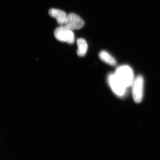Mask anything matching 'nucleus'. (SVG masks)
<instances>
[{
    "label": "nucleus",
    "mask_w": 160,
    "mask_h": 160,
    "mask_svg": "<svg viewBox=\"0 0 160 160\" xmlns=\"http://www.w3.org/2000/svg\"><path fill=\"white\" fill-rule=\"evenodd\" d=\"M114 73L127 88L132 85L134 80V74L132 69L129 66L125 65L119 66Z\"/></svg>",
    "instance_id": "nucleus-1"
},
{
    "label": "nucleus",
    "mask_w": 160,
    "mask_h": 160,
    "mask_svg": "<svg viewBox=\"0 0 160 160\" xmlns=\"http://www.w3.org/2000/svg\"><path fill=\"white\" fill-rule=\"evenodd\" d=\"M54 34L56 38L60 42L70 44L74 43L75 36L73 31L64 25L56 28L54 30Z\"/></svg>",
    "instance_id": "nucleus-2"
},
{
    "label": "nucleus",
    "mask_w": 160,
    "mask_h": 160,
    "mask_svg": "<svg viewBox=\"0 0 160 160\" xmlns=\"http://www.w3.org/2000/svg\"><path fill=\"white\" fill-rule=\"evenodd\" d=\"M108 82L113 92L118 97L125 95L127 87L122 82L115 73H110L108 77Z\"/></svg>",
    "instance_id": "nucleus-3"
},
{
    "label": "nucleus",
    "mask_w": 160,
    "mask_h": 160,
    "mask_svg": "<svg viewBox=\"0 0 160 160\" xmlns=\"http://www.w3.org/2000/svg\"><path fill=\"white\" fill-rule=\"evenodd\" d=\"M132 97L135 102H142L144 93V79L142 76H138L134 79L132 85Z\"/></svg>",
    "instance_id": "nucleus-4"
},
{
    "label": "nucleus",
    "mask_w": 160,
    "mask_h": 160,
    "mask_svg": "<svg viewBox=\"0 0 160 160\" xmlns=\"http://www.w3.org/2000/svg\"><path fill=\"white\" fill-rule=\"evenodd\" d=\"M85 25L84 20L78 15L74 13L67 14L64 26L71 29L74 30L82 28Z\"/></svg>",
    "instance_id": "nucleus-5"
},
{
    "label": "nucleus",
    "mask_w": 160,
    "mask_h": 160,
    "mask_svg": "<svg viewBox=\"0 0 160 160\" xmlns=\"http://www.w3.org/2000/svg\"><path fill=\"white\" fill-rule=\"evenodd\" d=\"M49 13L50 16L56 19L59 25L64 26L67 16L66 12L58 9H51L49 10Z\"/></svg>",
    "instance_id": "nucleus-6"
},
{
    "label": "nucleus",
    "mask_w": 160,
    "mask_h": 160,
    "mask_svg": "<svg viewBox=\"0 0 160 160\" xmlns=\"http://www.w3.org/2000/svg\"><path fill=\"white\" fill-rule=\"evenodd\" d=\"M77 54L79 56L83 57L86 54L88 49V45L86 40L83 38L78 39Z\"/></svg>",
    "instance_id": "nucleus-7"
},
{
    "label": "nucleus",
    "mask_w": 160,
    "mask_h": 160,
    "mask_svg": "<svg viewBox=\"0 0 160 160\" xmlns=\"http://www.w3.org/2000/svg\"><path fill=\"white\" fill-rule=\"evenodd\" d=\"M99 56L100 58L107 64L112 66H115L116 65V61L115 59L111 55L108 53L107 52L101 51Z\"/></svg>",
    "instance_id": "nucleus-8"
}]
</instances>
